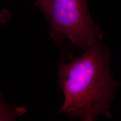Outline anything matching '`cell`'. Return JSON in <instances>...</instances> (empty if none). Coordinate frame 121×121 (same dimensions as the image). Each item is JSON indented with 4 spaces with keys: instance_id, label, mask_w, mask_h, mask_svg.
Here are the masks:
<instances>
[{
    "instance_id": "cell-1",
    "label": "cell",
    "mask_w": 121,
    "mask_h": 121,
    "mask_svg": "<svg viewBox=\"0 0 121 121\" xmlns=\"http://www.w3.org/2000/svg\"><path fill=\"white\" fill-rule=\"evenodd\" d=\"M109 62L107 48L100 42L71 62L60 60L57 65L58 85L65 100L58 113L84 121H93L100 114L109 118L113 93L118 85L110 76Z\"/></svg>"
},
{
    "instance_id": "cell-2",
    "label": "cell",
    "mask_w": 121,
    "mask_h": 121,
    "mask_svg": "<svg viewBox=\"0 0 121 121\" xmlns=\"http://www.w3.org/2000/svg\"><path fill=\"white\" fill-rule=\"evenodd\" d=\"M34 6L44 14L51 25L49 36L60 46L67 40L85 49L102 40L103 34L90 17L86 0H37Z\"/></svg>"
},
{
    "instance_id": "cell-3",
    "label": "cell",
    "mask_w": 121,
    "mask_h": 121,
    "mask_svg": "<svg viewBox=\"0 0 121 121\" xmlns=\"http://www.w3.org/2000/svg\"><path fill=\"white\" fill-rule=\"evenodd\" d=\"M26 112V109L22 107H13L4 103L0 94V121L16 120Z\"/></svg>"
},
{
    "instance_id": "cell-4",
    "label": "cell",
    "mask_w": 121,
    "mask_h": 121,
    "mask_svg": "<svg viewBox=\"0 0 121 121\" xmlns=\"http://www.w3.org/2000/svg\"><path fill=\"white\" fill-rule=\"evenodd\" d=\"M10 15L8 11H3L2 14H0V23H4L8 20Z\"/></svg>"
}]
</instances>
